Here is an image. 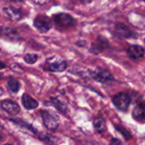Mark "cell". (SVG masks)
Listing matches in <instances>:
<instances>
[{
	"instance_id": "cell-19",
	"label": "cell",
	"mask_w": 145,
	"mask_h": 145,
	"mask_svg": "<svg viewBox=\"0 0 145 145\" xmlns=\"http://www.w3.org/2000/svg\"><path fill=\"white\" fill-rule=\"evenodd\" d=\"M24 60L25 63L27 64H30V65H33L37 62V59H38V55L37 54H26L24 55Z\"/></svg>"
},
{
	"instance_id": "cell-2",
	"label": "cell",
	"mask_w": 145,
	"mask_h": 145,
	"mask_svg": "<svg viewBox=\"0 0 145 145\" xmlns=\"http://www.w3.org/2000/svg\"><path fill=\"white\" fill-rule=\"evenodd\" d=\"M53 21L58 27L69 28L76 25V20L69 14L59 13L53 15Z\"/></svg>"
},
{
	"instance_id": "cell-17",
	"label": "cell",
	"mask_w": 145,
	"mask_h": 145,
	"mask_svg": "<svg viewBox=\"0 0 145 145\" xmlns=\"http://www.w3.org/2000/svg\"><path fill=\"white\" fill-rule=\"evenodd\" d=\"M8 88L12 93H18L20 88V83L17 79L10 77L8 80Z\"/></svg>"
},
{
	"instance_id": "cell-18",
	"label": "cell",
	"mask_w": 145,
	"mask_h": 145,
	"mask_svg": "<svg viewBox=\"0 0 145 145\" xmlns=\"http://www.w3.org/2000/svg\"><path fill=\"white\" fill-rule=\"evenodd\" d=\"M39 138L48 144H54L55 143H57L58 141V138L56 137H54V135L52 134H47V133H42L39 135Z\"/></svg>"
},
{
	"instance_id": "cell-26",
	"label": "cell",
	"mask_w": 145,
	"mask_h": 145,
	"mask_svg": "<svg viewBox=\"0 0 145 145\" xmlns=\"http://www.w3.org/2000/svg\"><path fill=\"white\" fill-rule=\"evenodd\" d=\"M4 145H13V144H5Z\"/></svg>"
},
{
	"instance_id": "cell-16",
	"label": "cell",
	"mask_w": 145,
	"mask_h": 145,
	"mask_svg": "<svg viewBox=\"0 0 145 145\" xmlns=\"http://www.w3.org/2000/svg\"><path fill=\"white\" fill-rule=\"evenodd\" d=\"M49 101H50V103L53 105V106L55 108V109H57V110H59V112H61V113H66V111H67V107H66V105L62 102V101H60L59 99H56V98H50V99H49Z\"/></svg>"
},
{
	"instance_id": "cell-10",
	"label": "cell",
	"mask_w": 145,
	"mask_h": 145,
	"mask_svg": "<svg viewBox=\"0 0 145 145\" xmlns=\"http://www.w3.org/2000/svg\"><path fill=\"white\" fill-rule=\"evenodd\" d=\"M127 54L131 59L138 60L144 56V48L141 45H132L127 48Z\"/></svg>"
},
{
	"instance_id": "cell-24",
	"label": "cell",
	"mask_w": 145,
	"mask_h": 145,
	"mask_svg": "<svg viewBox=\"0 0 145 145\" xmlns=\"http://www.w3.org/2000/svg\"><path fill=\"white\" fill-rule=\"evenodd\" d=\"M3 94V90L0 88V96H2Z\"/></svg>"
},
{
	"instance_id": "cell-21",
	"label": "cell",
	"mask_w": 145,
	"mask_h": 145,
	"mask_svg": "<svg viewBox=\"0 0 145 145\" xmlns=\"http://www.w3.org/2000/svg\"><path fill=\"white\" fill-rule=\"evenodd\" d=\"M11 121H13V122H14V123H16V124H18V125H20L21 127H25V128H27L28 130H30V131H31V132H36V130L31 126V125H29V124H27L26 122H25V121H23L22 120H20V119H14V118H12L11 119Z\"/></svg>"
},
{
	"instance_id": "cell-20",
	"label": "cell",
	"mask_w": 145,
	"mask_h": 145,
	"mask_svg": "<svg viewBox=\"0 0 145 145\" xmlns=\"http://www.w3.org/2000/svg\"><path fill=\"white\" fill-rule=\"evenodd\" d=\"M115 128L127 139V140H129L131 138H132V134L125 128V127H121L120 125H115Z\"/></svg>"
},
{
	"instance_id": "cell-12",
	"label": "cell",
	"mask_w": 145,
	"mask_h": 145,
	"mask_svg": "<svg viewBox=\"0 0 145 145\" xmlns=\"http://www.w3.org/2000/svg\"><path fill=\"white\" fill-rule=\"evenodd\" d=\"M0 36L11 41H19L20 39L18 32L15 30L7 26L0 27Z\"/></svg>"
},
{
	"instance_id": "cell-1",
	"label": "cell",
	"mask_w": 145,
	"mask_h": 145,
	"mask_svg": "<svg viewBox=\"0 0 145 145\" xmlns=\"http://www.w3.org/2000/svg\"><path fill=\"white\" fill-rule=\"evenodd\" d=\"M89 75L94 81L100 83H108L114 81L112 74L107 70L102 69L100 67H97L94 70L89 71Z\"/></svg>"
},
{
	"instance_id": "cell-22",
	"label": "cell",
	"mask_w": 145,
	"mask_h": 145,
	"mask_svg": "<svg viewBox=\"0 0 145 145\" xmlns=\"http://www.w3.org/2000/svg\"><path fill=\"white\" fill-rule=\"evenodd\" d=\"M110 145H122V144L119 139L114 138L110 140Z\"/></svg>"
},
{
	"instance_id": "cell-25",
	"label": "cell",
	"mask_w": 145,
	"mask_h": 145,
	"mask_svg": "<svg viewBox=\"0 0 145 145\" xmlns=\"http://www.w3.org/2000/svg\"><path fill=\"white\" fill-rule=\"evenodd\" d=\"M3 138V134L1 133V132H0V141H2Z\"/></svg>"
},
{
	"instance_id": "cell-23",
	"label": "cell",
	"mask_w": 145,
	"mask_h": 145,
	"mask_svg": "<svg viewBox=\"0 0 145 145\" xmlns=\"http://www.w3.org/2000/svg\"><path fill=\"white\" fill-rule=\"evenodd\" d=\"M4 68H6V65L3 62H0V70L4 69Z\"/></svg>"
},
{
	"instance_id": "cell-27",
	"label": "cell",
	"mask_w": 145,
	"mask_h": 145,
	"mask_svg": "<svg viewBox=\"0 0 145 145\" xmlns=\"http://www.w3.org/2000/svg\"><path fill=\"white\" fill-rule=\"evenodd\" d=\"M1 77H2V74H0V79H1Z\"/></svg>"
},
{
	"instance_id": "cell-15",
	"label": "cell",
	"mask_w": 145,
	"mask_h": 145,
	"mask_svg": "<svg viewBox=\"0 0 145 145\" xmlns=\"http://www.w3.org/2000/svg\"><path fill=\"white\" fill-rule=\"evenodd\" d=\"M93 128L96 133H103L106 130V123L103 118H97L93 121Z\"/></svg>"
},
{
	"instance_id": "cell-8",
	"label": "cell",
	"mask_w": 145,
	"mask_h": 145,
	"mask_svg": "<svg viewBox=\"0 0 145 145\" xmlns=\"http://www.w3.org/2000/svg\"><path fill=\"white\" fill-rule=\"evenodd\" d=\"M115 31L117 36L122 38H132L136 37V33L124 23H117L115 26Z\"/></svg>"
},
{
	"instance_id": "cell-13",
	"label": "cell",
	"mask_w": 145,
	"mask_h": 145,
	"mask_svg": "<svg viewBox=\"0 0 145 145\" xmlns=\"http://www.w3.org/2000/svg\"><path fill=\"white\" fill-rule=\"evenodd\" d=\"M21 103L24 106L25 109L26 110H34L37 108L38 106V102L35 100L32 97L28 95L27 93H24L21 98Z\"/></svg>"
},
{
	"instance_id": "cell-3",
	"label": "cell",
	"mask_w": 145,
	"mask_h": 145,
	"mask_svg": "<svg viewBox=\"0 0 145 145\" xmlns=\"http://www.w3.org/2000/svg\"><path fill=\"white\" fill-rule=\"evenodd\" d=\"M112 102L116 109L126 112L131 105L132 99L130 95L126 93H119L112 98Z\"/></svg>"
},
{
	"instance_id": "cell-9",
	"label": "cell",
	"mask_w": 145,
	"mask_h": 145,
	"mask_svg": "<svg viewBox=\"0 0 145 145\" xmlns=\"http://www.w3.org/2000/svg\"><path fill=\"white\" fill-rule=\"evenodd\" d=\"M0 105H1V108L10 115L13 116L17 115L20 111V107L12 100H8V99L3 100Z\"/></svg>"
},
{
	"instance_id": "cell-7",
	"label": "cell",
	"mask_w": 145,
	"mask_h": 145,
	"mask_svg": "<svg viewBox=\"0 0 145 145\" xmlns=\"http://www.w3.org/2000/svg\"><path fill=\"white\" fill-rule=\"evenodd\" d=\"M108 46H109L108 41L102 37H99L96 39V41L91 44V47L89 48V52L94 55H98V54H101Z\"/></svg>"
},
{
	"instance_id": "cell-6",
	"label": "cell",
	"mask_w": 145,
	"mask_h": 145,
	"mask_svg": "<svg viewBox=\"0 0 145 145\" xmlns=\"http://www.w3.org/2000/svg\"><path fill=\"white\" fill-rule=\"evenodd\" d=\"M48 70L52 72H63L67 68V62L65 59L54 57V59H52L50 62H47Z\"/></svg>"
},
{
	"instance_id": "cell-5",
	"label": "cell",
	"mask_w": 145,
	"mask_h": 145,
	"mask_svg": "<svg viewBox=\"0 0 145 145\" xmlns=\"http://www.w3.org/2000/svg\"><path fill=\"white\" fill-rule=\"evenodd\" d=\"M41 115H42V123L47 129L50 131H55L59 127L58 116L47 110L41 111Z\"/></svg>"
},
{
	"instance_id": "cell-14",
	"label": "cell",
	"mask_w": 145,
	"mask_h": 145,
	"mask_svg": "<svg viewBox=\"0 0 145 145\" xmlns=\"http://www.w3.org/2000/svg\"><path fill=\"white\" fill-rule=\"evenodd\" d=\"M133 118L139 121V122H144L145 119V107L144 103L138 104L133 110Z\"/></svg>"
},
{
	"instance_id": "cell-4",
	"label": "cell",
	"mask_w": 145,
	"mask_h": 145,
	"mask_svg": "<svg viewBox=\"0 0 145 145\" xmlns=\"http://www.w3.org/2000/svg\"><path fill=\"white\" fill-rule=\"evenodd\" d=\"M34 27L41 33L48 32L52 27V20L48 16L43 14H40L34 18Z\"/></svg>"
},
{
	"instance_id": "cell-11",
	"label": "cell",
	"mask_w": 145,
	"mask_h": 145,
	"mask_svg": "<svg viewBox=\"0 0 145 145\" xmlns=\"http://www.w3.org/2000/svg\"><path fill=\"white\" fill-rule=\"evenodd\" d=\"M4 14L13 21H19L21 20L23 14L20 8L14 7V6H8L3 8Z\"/></svg>"
}]
</instances>
